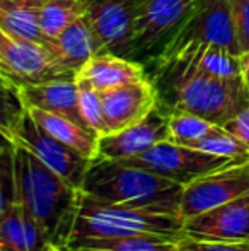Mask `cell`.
<instances>
[{
	"label": "cell",
	"mask_w": 249,
	"mask_h": 251,
	"mask_svg": "<svg viewBox=\"0 0 249 251\" xmlns=\"http://www.w3.org/2000/svg\"><path fill=\"white\" fill-rule=\"evenodd\" d=\"M46 47L63 69L75 77L92 56L99 55V45L87 16H82L65 27L57 38H51Z\"/></svg>",
	"instance_id": "cell-17"
},
{
	"label": "cell",
	"mask_w": 249,
	"mask_h": 251,
	"mask_svg": "<svg viewBox=\"0 0 249 251\" xmlns=\"http://www.w3.org/2000/svg\"><path fill=\"white\" fill-rule=\"evenodd\" d=\"M89 0H46L41 14V27L48 38H57L65 27L87 14Z\"/></svg>",
	"instance_id": "cell-22"
},
{
	"label": "cell",
	"mask_w": 249,
	"mask_h": 251,
	"mask_svg": "<svg viewBox=\"0 0 249 251\" xmlns=\"http://www.w3.org/2000/svg\"><path fill=\"white\" fill-rule=\"evenodd\" d=\"M19 93L27 109H43V111L57 113L79 123L84 128H89L80 115L79 86L75 79L24 86L19 87Z\"/></svg>",
	"instance_id": "cell-16"
},
{
	"label": "cell",
	"mask_w": 249,
	"mask_h": 251,
	"mask_svg": "<svg viewBox=\"0 0 249 251\" xmlns=\"http://www.w3.org/2000/svg\"><path fill=\"white\" fill-rule=\"evenodd\" d=\"M249 193V161H234L184 186L181 219L193 217Z\"/></svg>",
	"instance_id": "cell-9"
},
{
	"label": "cell",
	"mask_w": 249,
	"mask_h": 251,
	"mask_svg": "<svg viewBox=\"0 0 249 251\" xmlns=\"http://www.w3.org/2000/svg\"><path fill=\"white\" fill-rule=\"evenodd\" d=\"M5 139H10L12 142L27 147L45 164L50 166L62 178H65L70 185L82 190L84 178H86V173L89 169L92 159L86 157L79 151L63 144L57 137H53L46 130L41 128L31 116L29 109L24 113V116L17 123V126L10 133V137H5Z\"/></svg>",
	"instance_id": "cell-8"
},
{
	"label": "cell",
	"mask_w": 249,
	"mask_h": 251,
	"mask_svg": "<svg viewBox=\"0 0 249 251\" xmlns=\"http://www.w3.org/2000/svg\"><path fill=\"white\" fill-rule=\"evenodd\" d=\"M0 251H9V250H7V248H2V246H0Z\"/></svg>",
	"instance_id": "cell-33"
},
{
	"label": "cell",
	"mask_w": 249,
	"mask_h": 251,
	"mask_svg": "<svg viewBox=\"0 0 249 251\" xmlns=\"http://www.w3.org/2000/svg\"><path fill=\"white\" fill-rule=\"evenodd\" d=\"M75 80H77V86H79V109L86 125L99 137L108 135L101 93L97 89H94L86 79L75 77Z\"/></svg>",
	"instance_id": "cell-25"
},
{
	"label": "cell",
	"mask_w": 249,
	"mask_h": 251,
	"mask_svg": "<svg viewBox=\"0 0 249 251\" xmlns=\"http://www.w3.org/2000/svg\"><path fill=\"white\" fill-rule=\"evenodd\" d=\"M224 128L229 133H232L239 142H243L249 149V108L243 109L239 115H236L232 120H229L224 125Z\"/></svg>",
	"instance_id": "cell-30"
},
{
	"label": "cell",
	"mask_w": 249,
	"mask_h": 251,
	"mask_svg": "<svg viewBox=\"0 0 249 251\" xmlns=\"http://www.w3.org/2000/svg\"><path fill=\"white\" fill-rule=\"evenodd\" d=\"M0 74L2 80L17 87L55 80H73L75 75L58 63L46 45L19 40L0 31Z\"/></svg>",
	"instance_id": "cell-6"
},
{
	"label": "cell",
	"mask_w": 249,
	"mask_h": 251,
	"mask_svg": "<svg viewBox=\"0 0 249 251\" xmlns=\"http://www.w3.org/2000/svg\"><path fill=\"white\" fill-rule=\"evenodd\" d=\"M120 162L149 169V171L157 173L164 178H169L186 186L191 181L198 179L200 176L234 162V159L219 157V155L206 154V152L193 149V147L164 140V142L154 146L152 149L145 151L143 154Z\"/></svg>",
	"instance_id": "cell-7"
},
{
	"label": "cell",
	"mask_w": 249,
	"mask_h": 251,
	"mask_svg": "<svg viewBox=\"0 0 249 251\" xmlns=\"http://www.w3.org/2000/svg\"><path fill=\"white\" fill-rule=\"evenodd\" d=\"M23 219H24V231H26V246L27 251H55L53 245H51L50 238L41 227V224L29 215L23 208Z\"/></svg>",
	"instance_id": "cell-28"
},
{
	"label": "cell",
	"mask_w": 249,
	"mask_h": 251,
	"mask_svg": "<svg viewBox=\"0 0 249 251\" xmlns=\"http://www.w3.org/2000/svg\"><path fill=\"white\" fill-rule=\"evenodd\" d=\"M166 84L171 111H186L224 126L249 108V87L244 77L210 75L186 63H171L157 70Z\"/></svg>",
	"instance_id": "cell-3"
},
{
	"label": "cell",
	"mask_w": 249,
	"mask_h": 251,
	"mask_svg": "<svg viewBox=\"0 0 249 251\" xmlns=\"http://www.w3.org/2000/svg\"><path fill=\"white\" fill-rule=\"evenodd\" d=\"M193 41L219 45L241 55L229 0H198L176 31L160 45L157 56H166Z\"/></svg>",
	"instance_id": "cell-5"
},
{
	"label": "cell",
	"mask_w": 249,
	"mask_h": 251,
	"mask_svg": "<svg viewBox=\"0 0 249 251\" xmlns=\"http://www.w3.org/2000/svg\"><path fill=\"white\" fill-rule=\"evenodd\" d=\"M239 60H241V70H243V77H244V80H246V84L249 87V51L239 55Z\"/></svg>",
	"instance_id": "cell-31"
},
{
	"label": "cell",
	"mask_w": 249,
	"mask_h": 251,
	"mask_svg": "<svg viewBox=\"0 0 249 251\" xmlns=\"http://www.w3.org/2000/svg\"><path fill=\"white\" fill-rule=\"evenodd\" d=\"M171 63H186L202 72L215 77H224V79L243 75L239 56L219 45L203 43V41H193L166 56H157L156 70L164 69Z\"/></svg>",
	"instance_id": "cell-15"
},
{
	"label": "cell",
	"mask_w": 249,
	"mask_h": 251,
	"mask_svg": "<svg viewBox=\"0 0 249 251\" xmlns=\"http://www.w3.org/2000/svg\"><path fill=\"white\" fill-rule=\"evenodd\" d=\"M46 0H0V31L19 40L50 43L43 33L41 14Z\"/></svg>",
	"instance_id": "cell-19"
},
{
	"label": "cell",
	"mask_w": 249,
	"mask_h": 251,
	"mask_svg": "<svg viewBox=\"0 0 249 251\" xmlns=\"http://www.w3.org/2000/svg\"><path fill=\"white\" fill-rule=\"evenodd\" d=\"M241 55L249 51V0H229Z\"/></svg>",
	"instance_id": "cell-27"
},
{
	"label": "cell",
	"mask_w": 249,
	"mask_h": 251,
	"mask_svg": "<svg viewBox=\"0 0 249 251\" xmlns=\"http://www.w3.org/2000/svg\"><path fill=\"white\" fill-rule=\"evenodd\" d=\"M184 221L176 215L130 208L80 193V203L70 241L123 236H160L178 243L184 238ZM67 243V245H68Z\"/></svg>",
	"instance_id": "cell-4"
},
{
	"label": "cell",
	"mask_w": 249,
	"mask_h": 251,
	"mask_svg": "<svg viewBox=\"0 0 249 251\" xmlns=\"http://www.w3.org/2000/svg\"><path fill=\"white\" fill-rule=\"evenodd\" d=\"M55 251H68V250H67V248H57Z\"/></svg>",
	"instance_id": "cell-32"
},
{
	"label": "cell",
	"mask_w": 249,
	"mask_h": 251,
	"mask_svg": "<svg viewBox=\"0 0 249 251\" xmlns=\"http://www.w3.org/2000/svg\"><path fill=\"white\" fill-rule=\"evenodd\" d=\"M140 0H89L87 19L101 53L128 56Z\"/></svg>",
	"instance_id": "cell-10"
},
{
	"label": "cell",
	"mask_w": 249,
	"mask_h": 251,
	"mask_svg": "<svg viewBox=\"0 0 249 251\" xmlns=\"http://www.w3.org/2000/svg\"><path fill=\"white\" fill-rule=\"evenodd\" d=\"M196 2L198 0H140L128 56L160 47Z\"/></svg>",
	"instance_id": "cell-11"
},
{
	"label": "cell",
	"mask_w": 249,
	"mask_h": 251,
	"mask_svg": "<svg viewBox=\"0 0 249 251\" xmlns=\"http://www.w3.org/2000/svg\"><path fill=\"white\" fill-rule=\"evenodd\" d=\"M101 101L108 133H114L145 118L159 104V91L152 80L145 79L103 91Z\"/></svg>",
	"instance_id": "cell-14"
},
{
	"label": "cell",
	"mask_w": 249,
	"mask_h": 251,
	"mask_svg": "<svg viewBox=\"0 0 249 251\" xmlns=\"http://www.w3.org/2000/svg\"><path fill=\"white\" fill-rule=\"evenodd\" d=\"M29 113L41 128L57 137L63 144L73 147L89 159L97 157L99 135L94 133L92 130L84 128L79 123L72 122L70 118H65L62 115H57V113L43 111V109H29Z\"/></svg>",
	"instance_id": "cell-20"
},
{
	"label": "cell",
	"mask_w": 249,
	"mask_h": 251,
	"mask_svg": "<svg viewBox=\"0 0 249 251\" xmlns=\"http://www.w3.org/2000/svg\"><path fill=\"white\" fill-rule=\"evenodd\" d=\"M189 147L198 149L206 154L219 155V157L234 159V161H249V149L243 142L236 139L232 133L227 132L224 126L217 125L205 137L195 140Z\"/></svg>",
	"instance_id": "cell-23"
},
{
	"label": "cell",
	"mask_w": 249,
	"mask_h": 251,
	"mask_svg": "<svg viewBox=\"0 0 249 251\" xmlns=\"http://www.w3.org/2000/svg\"><path fill=\"white\" fill-rule=\"evenodd\" d=\"M183 232L196 241H249V193L186 219Z\"/></svg>",
	"instance_id": "cell-12"
},
{
	"label": "cell",
	"mask_w": 249,
	"mask_h": 251,
	"mask_svg": "<svg viewBox=\"0 0 249 251\" xmlns=\"http://www.w3.org/2000/svg\"><path fill=\"white\" fill-rule=\"evenodd\" d=\"M215 123L202 118L198 115L186 111H171L169 113V140L180 146L189 147L195 140L205 137L215 128Z\"/></svg>",
	"instance_id": "cell-24"
},
{
	"label": "cell",
	"mask_w": 249,
	"mask_h": 251,
	"mask_svg": "<svg viewBox=\"0 0 249 251\" xmlns=\"http://www.w3.org/2000/svg\"><path fill=\"white\" fill-rule=\"evenodd\" d=\"M68 251H180L178 243L160 236H123V238H91L70 241Z\"/></svg>",
	"instance_id": "cell-21"
},
{
	"label": "cell",
	"mask_w": 249,
	"mask_h": 251,
	"mask_svg": "<svg viewBox=\"0 0 249 251\" xmlns=\"http://www.w3.org/2000/svg\"><path fill=\"white\" fill-rule=\"evenodd\" d=\"M77 77L86 79L99 93L147 79L140 63L113 55V53H101V55L92 56L80 69Z\"/></svg>",
	"instance_id": "cell-18"
},
{
	"label": "cell",
	"mask_w": 249,
	"mask_h": 251,
	"mask_svg": "<svg viewBox=\"0 0 249 251\" xmlns=\"http://www.w3.org/2000/svg\"><path fill=\"white\" fill-rule=\"evenodd\" d=\"M0 246L9 251H27L23 207L19 203L0 212Z\"/></svg>",
	"instance_id": "cell-26"
},
{
	"label": "cell",
	"mask_w": 249,
	"mask_h": 251,
	"mask_svg": "<svg viewBox=\"0 0 249 251\" xmlns=\"http://www.w3.org/2000/svg\"><path fill=\"white\" fill-rule=\"evenodd\" d=\"M169 115H166L157 104L135 125L99 137L97 155L113 161H125L143 154L159 142L169 140Z\"/></svg>",
	"instance_id": "cell-13"
},
{
	"label": "cell",
	"mask_w": 249,
	"mask_h": 251,
	"mask_svg": "<svg viewBox=\"0 0 249 251\" xmlns=\"http://www.w3.org/2000/svg\"><path fill=\"white\" fill-rule=\"evenodd\" d=\"M17 203L33 215L55 248H65L77 219L82 190L46 166L34 152L14 142Z\"/></svg>",
	"instance_id": "cell-1"
},
{
	"label": "cell",
	"mask_w": 249,
	"mask_h": 251,
	"mask_svg": "<svg viewBox=\"0 0 249 251\" xmlns=\"http://www.w3.org/2000/svg\"><path fill=\"white\" fill-rule=\"evenodd\" d=\"M183 190L181 183L149 169L99 155L92 159L82 183V192L99 200L176 217H181Z\"/></svg>",
	"instance_id": "cell-2"
},
{
	"label": "cell",
	"mask_w": 249,
	"mask_h": 251,
	"mask_svg": "<svg viewBox=\"0 0 249 251\" xmlns=\"http://www.w3.org/2000/svg\"><path fill=\"white\" fill-rule=\"evenodd\" d=\"M180 251H249V241L227 243V241H196L183 238L178 241Z\"/></svg>",
	"instance_id": "cell-29"
}]
</instances>
